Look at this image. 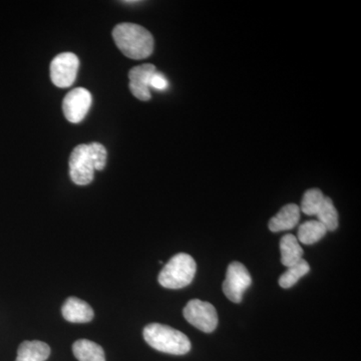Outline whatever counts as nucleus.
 Segmentation results:
<instances>
[{
  "label": "nucleus",
  "instance_id": "nucleus-1",
  "mask_svg": "<svg viewBox=\"0 0 361 361\" xmlns=\"http://www.w3.org/2000/svg\"><path fill=\"white\" fill-rule=\"evenodd\" d=\"M113 39L127 58L140 61L149 58L154 51V37L141 25L123 23L115 26Z\"/></svg>",
  "mask_w": 361,
  "mask_h": 361
},
{
  "label": "nucleus",
  "instance_id": "nucleus-2",
  "mask_svg": "<svg viewBox=\"0 0 361 361\" xmlns=\"http://www.w3.org/2000/svg\"><path fill=\"white\" fill-rule=\"evenodd\" d=\"M145 341L151 348L169 355H184L191 350V342L179 330L160 323H151L144 329Z\"/></svg>",
  "mask_w": 361,
  "mask_h": 361
},
{
  "label": "nucleus",
  "instance_id": "nucleus-3",
  "mask_svg": "<svg viewBox=\"0 0 361 361\" xmlns=\"http://www.w3.org/2000/svg\"><path fill=\"white\" fill-rule=\"evenodd\" d=\"M197 265L189 254H176L169 260L159 274V283L168 289H180L193 281Z\"/></svg>",
  "mask_w": 361,
  "mask_h": 361
},
{
  "label": "nucleus",
  "instance_id": "nucleus-4",
  "mask_svg": "<svg viewBox=\"0 0 361 361\" xmlns=\"http://www.w3.org/2000/svg\"><path fill=\"white\" fill-rule=\"evenodd\" d=\"M183 314L190 324L201 331L211 334L218 325V313L212 304L193 299L187 303Z\"/></svg>",
  "mask_w": 361,
  "mask_h": 361
},
{
  "label": "nucleus",
  "instance_id": "nucleus-5",
  "mask_svg": "<svg viewBox=\"0 0 361 361\" xmlns=\"http://www.w3.org/2000/svg\"><path fill=\"white\" fill-rule=\"evenodd\" d=\"M251 284L250 273L242 263L235 261L228 266L223 291L229 300L234 303L241 302L244 293Z\"/></svg>",
  "mask_w": 361,
  "mask_h": 361
},
{
  "label": "nucleus",
  "instance_id": "nucleus-6",
  "mask_svg": "<svg viewBox=\"0 0 361 361\" xmlns=\"http://www.w3.org/2000/svg\"><path fill=\"white\" fill-rule=\"evenodd\" d=\"M80 68V59L73 52H63L56 56L51 63V80L56 87H71L77 80Z\"/></svg>",
  "mask_w": 361,
  "mask_h": 361
},
{
  "label": "nucleus",
  "instance_id": "nucleus-7",
  "mask_svg": "<svg viewBox=\"0 0 361 361\" xmlns=\"http://www.w3.org/2000/svg\"><path fill=\"white\" fill-rule=\"evenodd\" d=\"M94 167L90 157L89 146L78 145L71 152L70 157V176L75 184L85 186L92 182Z\"/></svg>",
  "mask_w": 361,
  "mask_h": 361
},
{
  "label": "nucleus",
  "instance_id": "nucleus-8",
  "mask_svg": "<svg viewBox=\"0 0 361 361\" xmlns=\"http://www.w3.org/2000/svg\"><path fill=\"white\" fill-rule=\"evenodd\" d=\"M92 103V94L89 90L84 87H77L71 90L63 99V115L70 123H80L89 113Z\"/></svg>",
  "mask_w": 361,
  "mask_h": 361
},
{
  "label": "nucleus",
  "instance_id": "nucleus-9",
  "mask_svg": "<svg viewBox=\"0 0 361 361\" xmlns=\"http://www.w3.org/2000/svg\"><path fill=\"white\" fill-rule=\"evenodd\" d=\"M156 71V66L152 63L135 66L130 71V90L140 101L147 102L151 99L149 80Z\"/></svg>",
  "mask_w": 361,
  "mask_h": 361
},
{
  "label": "nucleus",
  "instance_id": "nucleus-10",
  "mask_svg": "<svg viewBox=\"0 0 361 361\" xmlns=\"http://www.w3.org/2000/svg\"><path fill=\"white\" fill-rule=\"evenodd\" d=\"M61 313L66 322L71 323H87L94 318V310L90 304L77 298L68 297L61 307Z\"/></svg>",
  "mask_w": 361,
  "mask_h": 361
},
{
  "label": "nucleus",
  "instance_id": "nucleus-11",
  "mask_svg": "<svg viewBox=\"0 0 361 361\" xmlns=\"http://www.w3.org/2000/svg\"><path fill=\"white\" fill-rule=\"evenodd\" d=\"M300 207L296 204L284 206L274 217L271 218L268 224L270 231L277 233L293 229L300 220Z\"/></svg>",
  "mask_w": 361,
  "mask_h": 361
},
{
  "label": "nucleus",
  "instance_id": "nucleus-12",
  "mask_svg": "<svg viewBox=\"0 0 361 361\" xmlns=\"http://www.w3.org/2000/svg\"><path fill=\"white\" fill-rule=\"evenodd\" d=\"M51 355V348L45 342L23 341L18 350L16 361H45Z\"/></svg>",
  "mask_w": 361,
  "mask_h": 361
},
{
  "label": "nucleus",
  "instance_id": "nucleus-13",
  "mask_svg": "<svg viewBox=\"0 0 361 361\" xmlns=\"http://www.w3.org/2000/svg\"><path fill=\"white\" fill-rule=\"evenodd\" d=\"M281 262L285 267H291L303 257V249L298 240L292 234L285 235L280 241Z\"/></svg>",
  "mask_w": 361,
  "mask_h": 361
},
{
  "label": "nucleus",
  "instance_id": "nucleus-14",
  "mask_svg": "<svg viewBox=\"0 0 361 361\" xmlns=\"http://www.w3.org/2000/svg\"><path fill=\"white\" fill-rule=\"evenodd\" d=\"M73 353L78 361H106L103 348L87 339L75 341L73 345Z\"/></svg>",
  "mask_w": 361,
  "mask_h": 361
},
{
  "label": "nucleus",
  "instance_id": "nucleus-15",
  "mask_svg": "<svg viewBox=\"0 0 361 361\" xmlns=\"http://www.w3.org/2000/svg\"><path fill=\"white\" fill-rule=\"evenodd\" d=\"M327 230L318 220L306 221L298 230L297 240L305 245H312L326 235Z\"/></svg>",
  "mask_w": 361,
  "mask_h": 361
},
{
  "label": "nucleus",
  "instance_id": "nucleus-16",
  "mask_svg": "<svg viewBox=\"0 0 361 361\" xmlns=\"http://www.w3.org/2000/svg\"><path fill=\"white\" fill-rule=\"evenodd\" d=\"M310 271V264H308L307 261L302 258L295 265L287 268V270L279 278V285L284 289L291 288L299 281L301 277L307 274Z\"/></svg>",
  "mask_w": 361,
  "mask_h": 361
},
{
  "label": "nucleus",
  "instance_id": "nucleus-17",
  "mask_svg": "<svg viewBox=\"0 0 361 361\" xmlns=\"http://www.w3.org/2000/svg\"><path fill=\"white\" fill-rule=\"evenodd\" d=\"M316 216L318 221L326 228L327 231H336L338 227V212L329 197H325Z\"/></svg>",
  "mask_w": 361,
  "mask_h": 361
},
{
  "label": "nucleus",
  "instance_id": "nucleus-18",
  "mask_svg": "<svg viewBox=\"0 0 361 361\" xmlns=\"http://www.w3.org/2000/svg\"><path fill=\"white\" fill-rule=\"evenodd\" d=\"M325 196L319 189H310L304 194L300 211L305 215L316 216L322 207Z\"/></svg>",
  "mask_w": 361,
  "mask_h": 361
},
{
  "label": "nucleus",
  "instance_id": "nucleus-19",
  "mask_svg": "<svg viewBox=\"0 0 361 361\" xmlns=\"http://www.w3.org/2000/svg\"><path fill=\"white\" fill-rule=\"evenodd\" d=\"M90 149V157L94 163V170L103 171L106 165V157L108 152L101 142H92L87 145Z\"/></svg>",
  "mask_w": 361,
  "mask_h": 361
},
{
  "label": "nucleus",
  "instance_id": "nucleus-20",
  "mask_svg": "<svg viewBox=\"0 0 361 361\" xmlns=\"http://www.w3.org/2000/svg\"><path fill=\"white\" fill-rule=\"evenodd\" d=\"M168 87L169 82L167 78L164 77L161 73L156 71L153 77L151 78V80H149V87H153V89L158 90H167Z\"/></svg>",
  "mask_w": 361,
  "mask_h": 361
}]
</instances>
